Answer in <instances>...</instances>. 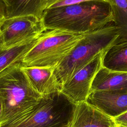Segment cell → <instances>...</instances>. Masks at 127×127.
Here are the masks:
<instances>
[{"mask_svg": "<svg viewBox=\"0 0 127 127\" xmlns=\"http://www.w3.org/2000/svg\"><path fill=\"white\" fill-rule=\"evenodd\" d=\"M41 20L46 30L61 29L85 33L114 22L111 3L88 1L45 9Z\"/></svg>", "mask_w": 127, "mask_h": 127, "instance_id": "6da1fadb", "label": "cell"}, {"mask_svg": "<svg viewBox=\"0 0 127 127\" xmlns=\"http://www.w3.org/2000/svg\"><path fill=\"white\" fill-rule=\"evenodd\" d=\"M75 105L61 91L55 92L43 96L1 123L0 127H62L69 124Z\"/></svg>", "mask_w": 127, "mask_h": 127, "instance_id": "7a4b0ae2", "label": "cell"}, {"mask_svg": "<svg viewBox=\"0 0 127 127\" xmlns=\"http://www.w3.org/2000/svg\"><path fill=\"white\" fill-rule=\"evenodd\" d=\"M88 33L46 30L23 57L21 66L55 67L71 53Z\"/></svg>", "mask_w": 127, "mask_h": 127, "instance_id": "3957f363", "label": "cell"}, {"mask_svg": "<svg viewBox=\"0 0 127 127\" xmlns=\"http://www.w3.org/2000/svg\"><path fill=\"white\" fill-rule=\"evenodd\" d=\"M118 36V29L114 22L88 33L71 53L54 68V75L61 88L97 54L115 44Z\"/></svg>", "mask_w": 127, "mask_h": 127, "instance_id": "277c9868", "label": "cell"}, {"mask_svg": "<svg viewBox=\"0 0 127 127\" xmlns=\"http://www.w3.org/2000/svg\"><path fill=\"white\" fill-rule=\"evenodd\" d=\"M42 97L30 84L21 69V63H14L0 72L1 123L36 103Z\"/></svg>", "mask_w": 127, "mask_h": 127, "instance_id": "5b68a950", "label": "cell"}, {"mask_svg": "<svg viewBox=\"0 0 127 127\" xmlns=\"http://www.w3.org/2000/svg\"><path fill=\"white\" fill-rule=\"evenodd\" d=\"M45 31L41 19L34 16L5 18L0 24V48L7 49L36 39Z\"/></svg>", "mask_w": 127, "mask_h": 127, "instance_id": "8992f818", "label": "cell"}, {"mask_svg": "<svg viewBox=\"0 0 127 127\" xmlns=\"http://www.w3.org/2000/svg\"><path fill=\"white\" fill-rule=\"evenodd\" d=\"M105 51H101L97 54L87 64L62 86L61 91L74 104L86 101L93 80L102 66V59Z\"/></svg>", "mask_w": 127, "mask_h": 127, "instance_id": "52a82bcc", "label": "cell"}, {"mask_svg": "<svg viewBox=\"0 0 127 127\" xmlns=\"http://www.w3.org/2000/svg\"><path fill=\"white\" fill-rule=\"evenodd\" d=\"M86 102L112 118L127 111V92L93 91Z\"/></svg>", "mask_w": 127, "mask_h": 127, "instance_id": "ba28073f", "label": "cell"}, {"mask_svg": "<svg viewBox=\"0 0 127 127\" xmlns=\"http://www.w3.org/2000/svg\"><path fill=\"white\" fill-rule=\"evenodd\" d=\"M68 127H117L114 119L88 104H76Z\"/></svg>", "mask_w": 127, "mask_h": 127, "instance_id": "9c48e42d", "label": "cell"}, {"mask_svg": "<svg viewBox=\"0 0 127 127\" xmlns=\"http://www.w3.org/2000/svg\"><path fill=\"white\" fill-rule=\"evenodd\" d=\"M55 67L22 66L21 69L34 89L41 96L61 91L54 75Z\"/></svg>", "mask_w": 127, "mask_h": 127, "instance_id": "30bf717a", "label": "cell"}, {"mask_svg": "<svg viewBox=\"0 0 127 127\" xmlns=\"http://www.w3.org/2000/svg\"><path fill=\"white\" fill-rule=\"evenodd\" d=\"M93 91L127 92V72L102 66L93 80L90 93Z\"/></svg>", "mask_w": 127, "mask_h": 127, "instance_id": "8fae6325", "label": "cell"}, {"mask_svg": "<svg viewBox=\"0 0 127 127\" xmlns=\"http://www.w3.org/2000/svg\"><path fill=\"white\" fill-rule=\"evenodd\" d=\"M5 5V18L34 16L41 18V0H2Z\"/></svg>", "mask_w": 127, "mask_h": 127, "instance_id": "7c38bea8", "label": "cell"}, {"mask_svg": "<svg viewBox=\"0 0 127 127\" xmlns=\"http://www.w3.org/2000/svg\"><path fill=\"white\" fill-rule=\"evenodd\" d=\"M102 66L113 71L127 72V44H114L104 53Z\"/></svg>", "mask_w": 127, "mask_h": 127, "instance_id": "4fadbf2b", "label": "cell"}, {"mask_svg": "<svg viewBox=\"0 0 127 127\" xmlns=\"http://www.w3.org/2000/svg\"><path fill=\"white\" fill-rule=\"evenodd\" d=\"M114 23L118 27L119 36L115 44H127V1L126 0H111Z\"/></svg>", "mask_w": 127, "mask_h": 127, "instance_id": "5bb4252c", "label": "cell"}, {"mask_svg": "<svg viewBox=\"0 0 127 127\" xmlns=\"http://www.w3.org/2000/svg\"><path fill=\"white\" fill-rule=\"evenodd\" d=\"M36 40L7 49L0 48V72L14 63H21L23 57L33 46Z\"/></svg>", "mask_w": 127, "mask_h": 127, "instance_id": "9a60e30c", "label": "cell"}, {"mask_svg": "<svg viewBox=\"0 0 127 127\" xmlns=\"http://www.w3.org/2000/svg\"><path fill=\"white\" fill-rule=\"evenodd\" d=\"M88 1H104L111 3V0H46L42 3V8L44 11L45 9L49 8L67 6Z\"/></svg>", "mask_w": 127, "mask_h": 127, "instance_id": "2e32d148", "label": "cell"}, {"mask_svg": "<svg viewBox=\"0 0 127 127\" xmlns=\"http://www.w3.org/2000/svg\"><path fill=\"white\" fill-rule=\"evenodd\" d=\"M114 119L117 126L127 123V111Z\"/></svg>", "mask_w": 127, "mask_h": 127, "instance_id": "e0dca14e", "label": "cell"}, {"mask_svg": "<svg viewBox=\"0 0 127 127\" xmlns=\"http://www.w3.org/2000/svg\"><path fill=\"white\" fill-rule=\"evenodd\" d=\"M5 18V5L2 0H0V24Z\"/></svg>", "mask_w": 127, "mask_h": 127, "instance_id": "ac0fdd59", "label": "cell"}, {"mask_svg": "<svg viewBox=\"0 0 127 127\" xmlns=\"http://www.w3.org/2000/svg\"><path fill=\"white\" fill-rule=\"evenodd\" d=\"M2 107L1 101L0 100V124L1 123L2 120Z\"/></svg>", "mask_w": 127, "mask_h": 127, "instance_id": "d6986e66", "label": "cell"}, {"mask_svg": "<svg viewBox=\"0 0 127 127\" xmlns=\"http://www.w3.org/2000/svg\"><path fill=\"white\" fill-rule=\"evenodd\" d=\"M117 127H127V123L118 125L117 126Z\"/></svg>", "mask_w": 127, "mask_h": 127, "instance_id": "ffe728a7", "label": "cell"}, {"mask_svg": "<svg viewBox=\"0 0 127 127\" xmlns=\"http://www.w3.org/2000/svg\"><path fill=\"white\" fill-rule=\"evenodd\" d=\"M45 0H41V5H42V3H43V2H44Z\"/></svg>", "mask_w": 127, "mask_h": 127, "instance_id": "44dd1931", "label": "cell"}, {"mask_svg": "<svg viewBox=\"0 0 127 127\" xmlns=\"http://www.w3.org/2000/svg\"><path fill=\"white\" fill-rule=\"evenodd\" d=\"M68 125H65V126H63V127H68Z\"/></svg>", "mask_w": 127, "mask_h": 127, "instance_id": "7402d4cb", "label": "cell"}, {"mask_svg": "<svg viewBox=\"0 0 127 127\" xmlns=\"http://www.w3.org/2000/svg\"><path fill=\"white\" fill-rule=\"evenodd\" d=\"M126 1H127V0H126Z\"/></svg>", "mask_w": 127, "mask_h": 127, "instance_id": "603a6c76", "label": "cell"}, {"mask_svg": "<svg viewBox=\"0 0 127 127\" xmlns=\"http://www.w3.org/2000/svg\"></svg>", "mask_w": 127, "mask_h": 127, "instance_id": "cb8c5ba5", "label": "cell"}, {"mask_svg": "<svg viewBox=\"0 0 127 127\" xmlns=\"http://www.w3.org/2000/svg\"><path fill=\"white\" fill-rule=\"evenodd\" d=\"M2 1H3V0H2Z\"/></svg>", "mask_w": 127, "mask_h": 127, "instance_id": "d4e9b609", "label": "cell"}]
</instances>
